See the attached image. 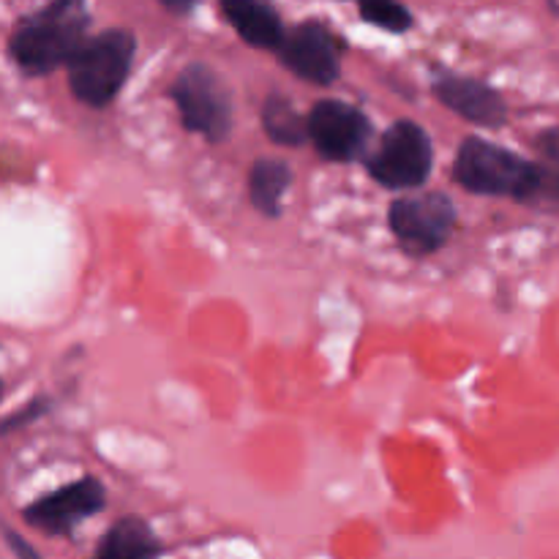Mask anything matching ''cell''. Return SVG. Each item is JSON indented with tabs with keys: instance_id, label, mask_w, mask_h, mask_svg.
Wrapping results in <instances>:
<instances>
[{
	"instance_id": "cell-8",
	"label": "cell",
	"mask_w": 559,
	"mask_h": 559,
	"mask_svg": "<svg viewBox=\"0 0 559 559\" xmlns=\"http://www.w3.org/2000/svg\"><path fill=\"white\" fill-rule=\"evenodd\" d=\"M344 52L347 44L328 22L304 20L287 27L276 58L298 80L317 87H331L342 76Z\"/></svg>"
},
{
	"instance_id": "cell-14",
	"label": "cell",
	"mask_w": 559,
	"mask_h": 559,
	"mask_svg": "<svg viewBox=\"0 0 559 559\" xmlns=\"http://www.w3.org/2000/svg\"><path fill=\"white\" fill-rule=\"evenodd\" d=\"M260 123L267 140L278 147H300L309 142V120L282 91H271L262 98Z\"/></svg>"
},
{
	"instance_id": "cell-11",
	"label": "cell",
	"mask_w": 559,
	"mask_h": 559,
	"mask_svg": "<svg viewBox=\"0 0 559 559\" xmlns=\"http://www.w3.org/2000/svg\"><path fill=\"white\" fill-rule=\"evenodd\" d=\"M218 11L227 25L254 49L276 55L287 36V27H284L276 5L262 3V0H222Z\"/></svg>"
},
{
	"instance_id": "cell-18",
	"label": "cell",
	"mask_w": 559,
	"mask_h": 559,
	"mask_svg": "<svg viewBox=\"0 0 559 559\" xmlns=\"http://www.w3.org/2000/svg\"><path fill=\"white\" fill-rule=\"evenodd\" d=\"M533 145H535V153L540 156L538 162L559 164V126H549V129L538 131Z\"/></svg>"
},
{
	"instance_id": "cell-7",
	"label": "cell",
	"mask_w": 559,
	"mask_h": 559,
	"mask_svg": "<svg viewBox=\"0 0 559 559\" xmlns=\"http://www.w3.org/2000/svg\"><path fill=\"white\" fill-rule=\"evenodd\" d=\"M309 142L325 162H366L374 142V120L344 98H320L306 112Z\"/></svg>"
},
{
	"instance_id": "cell-20",
	"label": "cell",
	"mask_w": 559,
	"mask_h": 559,
	"mask_svg": "<svg viewBox=\"0 0 559 559\" xmlns=\"http://www.w3.org/2000/svg\"><path fill=\"white\" fill-rule=\"evenodd\" d=\"M158 9L167 14H191L197 9V0H158Z\"/></svg>"
},
{
	"instance_id": "cell-2",
	"label": "cell",
	"mask_w": 559,
	"mask_h": 559,
	"mask_svg": "<svg viewBox=\"0 0 559 559\" xmlns=\"http://www.w3.org/2000/svg\"><path fill=\"white\" fill-rule=\"evenodd\" d=\"M451 175L469 194L506 197L522 205H535L540 191V162L478 134L459 142Z\"/></svg>"
},
{
	"instance_id": "cell-9",
	"label": "cell",
	"mask_w": 559,
	"mask_h": 559,
	"mask_svg": "<svg viewBox=\"0 0 559 559\" xmlns=\"http://www.w3.org/2000/svg\"><path fill=\"white\" fill-rule=\"evenodd\" d=\"M107 508V489L93 475H82L74 484L60 486L49 495L36 497L20 511L22 522L31 530L52 538L71 535L82 522L98 516Z\"/></svg>"
},
{
	"instance_id": "cell-3",
	"label": "cell",
	"mask_w": 559,
	"mask_h": 559,
	"mask_svg": "<svg viewBox=\"0 0 559 559\" xmlns=\"http://www.w3.org/2000/svg\"><path fill=\"white\" fill-rule=\"evenodd\" d=\"M136 58V36L129 27H107L82 44L66 69L71 96L91 109H104L120 96Z\"/></svg>"
},
{
	"instance_id": "cell-1",
	"label": "cell",
	"mask_w": 559,
	"mask_h": 559,
	"mask_svg": "<svg viewBox=\"0 0 559 559\" xmlns=\"http://www.w3.org/2000/svg\"><path fill=\"white\" fill-rule=\"evenodd\" d=\"M91 9L80 0H55L38 5L14 22L5 41V52L20 74L47 76L58 69H69L74 55L87 41Z\"/></svg>"
},
{
	"instance_id": "cell-10",
	"label": "cell",
	"mask_w": 559,
	"mask_h": 559,
	"mask_svg": "<svg viewBox=\"0 0 559 559\" xmlns=\"http://www.w3.org/2000/svg\"><path fill=\"white\" fill-rule=\"evenodd\" d=\"M431 93L442 107L478 129H502L508 123V102L495 85L478 76L437 69L431 74Z\"/></svg>"
},
{
	"instance_id": "cell-4",
	"label": "cell",
	"mask_w": 559,
	"mask_h": 559,
	"mask_svg": "<svg viewBox=\"0 0 559 559\" xmlns=\"http://www.w3.org/2000/svg\"><path fill=\"white\" fill-rule=\"evenodd\" d=\"M364 167L382 189L418 191L435 169V142L418 120L399 118L382 131Z\"/></svg>"
},
{
	"instance_id": "cell-6",
	"label": "cell",
	"mask_w": 559,
	"mask_h": 559,
	"mask_svg": "<svg viewBox=\"0 0 559 559\" xmlns=\"http://www.w3.org/2000/svg\"><path fill=\"white\" fill-rule=\"evenodd\" d=\"M456 202L445 191H415L396 197L388 205V229L396 238L399 249L413 260H424L445 249L451 235L456 233Z\"/></svg>"
},
{
	"instance_id": "cell-13",
	"label": "cell",
	"mask_w": 559,
	"mask_h": 559,
	"mask_svg": "<svg viewBox=\"0 0 559 559\" xmlns=\"http://www.w3.org/2000/svg\"><path fill=\"white\" fill-rule=\"evenodd\" d=\"M249 200L257 213L265 218H278L284 213V197L293 189V167L284 158L260 156L249 167L246 178Z\"/></svg>"
},
{
	"instance_id": "cell-12",
	"label": "cell",
	"mask_w": 559,
	"mask_h": 559,
	"mask_svg": "<svg viewBox=\"0 0 559 559\" xmlns=\"http://www.w3.org/2000/svg\"><path fill=\"white\" fill-rule=\"evenodd\" d=\"M164 544L142 516L115 519L96 544L91 559H158Z\"/></svg>"
},
{
	"instance_id": "cell-19",
	"label": "cell",
	"mask_w": 559,
	"mask_h": 559,
	"mask_svg": "<svg viewBox=\"0 0 559 559\" xmlns=\"http://www.w3.org/2000/svg\"><path fill=\"white\" fill-rule=\"evenodd\" d=\"M3 535H5V546H9V551L14 555V559H41V555H38V551L33 549V546L27 544L16 530L5 527Z\"/></svg>"
},
{
	"instance_id": "cell-17",
	"label": "cell",
	"mask_w": 559,
	"mask_h": 559,
	"mask_svg": "<svg viewBox=\"0 0 559 559\" xmlns=\"http://www.w3.org/2000/svg\"><path fill=\"white\" fill-rule=\"evenodd\" d=\"M533 207L559 213V164L540 162V191Z\"/></svg>"
},
{
	"instance_id": "cell-15",
	"label": "cell",
	"mask_w": 559,
	"mask_h": 559,
	"mask_svg": "<svg viewBox=\"0 0 559 559\" xmlns=\"http://www.w3.org/2000/svg\"><path fill=\"white\" fill-rule=\"evenodd\" d=\"M358 16L371 27H380L385 33H402L413 31L418 22H415V14L404 3H396V0H360L358 3Z\"/></svg>"
},
{
	"instance_id": "cell-21",
	"label": "cell",
	"mask_w": 559,
	"mask_h": 559,
	"mask_svg": "<svg viewBox=\"0 0 559 559\" xmlns=\"http://www.w3.org/2000/svg\"><path fill=\"white\" fill-rule=\"evenodd\" d=\"M546 9H549L551 14H557V16H559V5H557V3H549V5H546Z\"/></svg>"
},
{
	"instance_id": "cell-5",
	"label": "cell",
	"mask_w": 559,
	"mask_h": 559,
	"mask_svg": "<svg viewBox=\"0 0 559 559\" xmlns=\"http://www.w3.org/2000/svg\"><path fill=\"white\" fill-rule=\"evenodd\" d=\"M180 123L189 134L202 136L207 145H222L233 134V96L222 76L202 60H191L175 74L169 85Z\"/></svg>"
},
{
	"instance_id": "cell-16",
	"label": "cell",
	"mask_w": 559,
	"mask_h": 559,
	"mask_svg": "<svg viewBox=\"0 0 559 559\" xmlns=\"http://www.w3.org/2000/svg\"><path fill=\"white\" fill-rule=\"evenodd\" d=\"M52 409H55V399L52 396L31 399V402H27L25 407H20V409H14V413H11V415H5L3 426H0V435L9 437L11 431L22 429V426H31V424H36L38 418H47V415L52 413Z\"/></svg>"
}]
</instances>
